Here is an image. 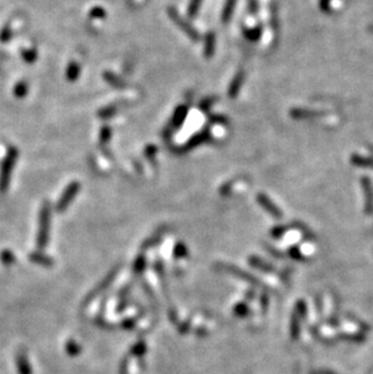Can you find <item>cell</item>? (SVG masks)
Segmentation results:
<instances>
[{
  "label": "cell",
  "instance_id": "obj_10",
  "mask_svg": "<svg viewBox=\"0 0 373 374\" xmlns=\"http://www.w3.org/2000/svg\"><path fill=\"white\" fill-rule=\"evenodd\" d=\"M21 55H22V58H23L24 62L28 63V64L34 63L35 61H37V58H38V51L35 49H24V50H22Z\"/></svg>",
  "mask_w": 373,
  "mask_h": 374
},
{
  "label": "cell",
  "instance_id": "obj_16",
  "mask_svg": "<svg viewBox=\"0 0 373 374\" xmlns=\"http://www.w3.org/2000/svg\"><path fill=\"white\" fill-rule=\"evenodd\" d=\"M67 353L69 354V355H77L78 353L80 351L79 347H78L77 344L73 342V340H71V342H68V344H67Z\"/></svg>",
  "mask_w": 373,
  "mask_h": 374
},
{
  "label": "cell",
  "instance_id": "obj_14",
  "mask_svg": "<svg viewBox=\"0 0 373 374\" xmlns=\"http://www.w3.org/2000/svg\"><path fill=\"white\" fill-rule=\"evenodd\" d=\"M213 44H215V37H213V34H208L206 38V54L207 56L212 55Z\"/></svg>",
  "mask_w": 373,
  "mask_h": 374
},
{
  "label": "cell",
  "instance_id": "obj_3",
  "mask_svg": "<svg viewBox=\"0 0 373 374\" xmlns=\"http://www.w3.org/2000/svg\"><path fill=\"white\" fill-rule=\"evenodd\" d=\"M80 189V184L78 182H72L68 187L65 189L63 194L61 195V197L58 199L56 203V210L57 212H63L71 205L72 201L74 200V197L77 196L78 191Z\"/></svg>",
  "mask_w": 373,
  "mask_h": 374
},
{
  "label": "cell",
  "instance_id": "obj_6",
  "mask_svg": "<svg viewBox=\"0 0 373 374\" xmlns=\"http://www.w3.org/2000/svg\"><path fill=\"white\" fill-rule=\"evenodd\" d=\"M28 258L32 263L41 265V267H51V265H54V259H52L51 257L44 255V253H40V252L29 253Z\"/></svg>",
  "mask_w": 373,
  "mask_h": 374
},
{
  "label": "cell",
  "instance_id": "obj_11",
  "mask_svg": "<svg viewBox=\"0 0 373 374\" xmlns=\"http://www.w3.org/2000/svg\"><path fill=\"white\" fill-rule=\"evenodd\" d=\"M258 201H260L261 205L263 206L264 208H267V210L271 212L272 214H275V216H279V213H278V212H279V211H278V208L275 207V206L272 205V202H271V201H269V199L266 196V195H263V194L258 195Z\"/></svg>",
  "mask_w": 373,
  "mask_h": 374
},
{
  "label": "cell",
  "instance_id": "obj_12",
  "mask_svg": "<svg viewBox=\"0 0 373 374\" xmlns=\"http://www.w3.org/2000/svg\"><path fill=\"white\" fill-rule=\"evenodd\" d=\"M12 28H11L10 24H5L1 28V30H0V43H7V41H10L12 39Z\"/></svg>",
  "mask_w": 373,
  "mask_h": 374
},
{
  "label": "cell",
  "instance_id": "obj_4",
  "mask_svg": "<svg viewBox=\"0 0 373 374\" xmlns=\"http://www.w3.org/2000/svg\"><path fill=\"white\" fill-rule=\"evenodd\" d=\"M169 13H170V16H171V18L174 19V21L176 22L178 26L181 27V29L185 30V32L189 35V37H190L191 39H194V40H197V39H199V34H197L195 30L191 28L190 24L186 23V22L183 18H181V16L178 15L176 11H175L174 9H170Z\"/></svg>",
  "mask_w": 373,
  "mask_h": 374
},
{
  "label": "cell",
  "instance_id": "obj_13",
  "mask_svg": "<svg viewBox=\"0 0 373 374\" xmlns=\"http://www.w3.org/2000/svg\"><path fill=\"white\" fill-rule=\"evenodd\" d=\"M200 2H201V0H191L190 1V4H189V10H188V15L190 16V17H194V16L197 13Z\"/></svg>",
  "mask_w": 373,
  "mask_h": 374
},
{
  "label": "cell",
  "instance_id": "obj_17",
  "mask_svg": "<svg viewBox=\"0 0 373 374\" xmlns=\"http://www.w3.org/2000/svg\"><path fill=\"white\" fill-rule=\"evenodd\" d=\"M233 5H234V0H229V2H228V5H227V9L224 10V15H223L224 21H227V19L229 18L230 13H232V10H233Z\"/></svg>",
  "mask_w": 373,
  "mask_h": 374
},
{
  "label": "cell",
  "instance_id": "obj_5",
  "mask_svg": "<svg viewBox=\"0 0 373 374\" xmlns=\"http://www.w3.org/2000/svg\"><path fill=\"white\" fill-rule=\"evenodd\" d=\"M16 366H17L18 374H33L32 366L29 364L28 356H27L26 351L19 350L16 356Z\"/></svg>",
  "mask_w": 373,
  "mask_h": 374
},
{
  "label": "cell",
  "instance_id": "obj_18",
  "mask_svg": "<svg viewBox=\"0 0 373 374\" xmlns=\"http://www.w3.org/2000/svg\"><path fill=\"white\" fill-rule=\"evenodd\" d=\"M90 15L93 16V17H103V16H104V11H103L101 7H94L90 12Z\"/></svg>",
  "mask_w": 373,
  "mask_h": 374
},
{
  "label": "cell",
  "instance_id": "obj_2",
  "mask_svg": "<svg viewBox=\"0 0 373 374\" xmlns=\"http://www.w3.org/2000/svg\"><path fill=\"white\" fill-rule=\"evenodd\" d=\"M50 227H51V205L49 201H45L39 213V229L37 235V247L39 250H44L49 242Z\"/></svg>",
  "mask_w": 373,
  "mask_h": 374
},
{
  "label": "cell",
  "instance_id": "obj_8",
  "mask_svg": "<svg viewBox=\"0 0 373 374\" xmlns=\"http://www.w3.org/2000/svg\"><path fill=\"white\" fill-rule=\"evenodd\" d=\"M0 263L5 267H11L16 263V256L10 250H2L0 252Z\"/></svg>",
  "mask_w": 373,
  "mask_h": 374
},
{
  "label": "cell",
  "instance_id": "obj_15",
  "mask_svg": "<svg viewBox=\"0 0 373 374\" xmlns=\"http://www.w3.org/2000/svg\"><path fill=\"white\" fill-rule=\"evenodd\" d=\"M241 80H243V77H241V75H238V77H236V79H235V82L232 84V89H230V96H232V97H234V94H238L239 89H240Z\"/></svg>",
  "mask_w": 373,
  "mask_h": 374
},
{
  "label": "cell",
  "instance_id": "obj_9",
  "mask_svg": "<svg viewBox=\"0 0 373 374\" xmlns=\"http://www.w3.org/2000/svg\"><path fill=\"white\" fill-rule=\"evenodd\" d=\"M79 74H80L79 64L75 62L69 63L68 68H67V73H66L67 80H68V82H75V80L79 78Z\"/></svg>",
  "mask_w": 373,
  "mask_h": 374
},
{
  "label": "cell",
  "instance_id": "obj_7",
  "mask_svg": "<svg viewBox=\"0 0 373 374\" xmlns=\"http://www.w3.org/2000/svg\"><path fill=\"white\" fill-rule=\"evenodd\" d=\"M28 83L24 82V80H21L13 88V94H15L16 98H24L27 96V94H28Z\"/></svg>",
  "mask_w": 373,
  "mask_h": 374
},
{
  "label": "cell",
  "instance_id": "obj_1",
  "mask_svg": "<svg viewBox=\"0 0 373 374\" xmlns=\"http://www.w3.org/2000/svg\"><path fill=\"white\" fill-rule=\"evenodd\" d=\"M18 150L17 148L11 147L7 149L6 154L2 159L1 165H0V192H6L10 187L11 176H12L13 169H15L16 163H17Z\"/></svg>",
  "mask_w": 373,
  "mask_h": 374
}]
</instances>
